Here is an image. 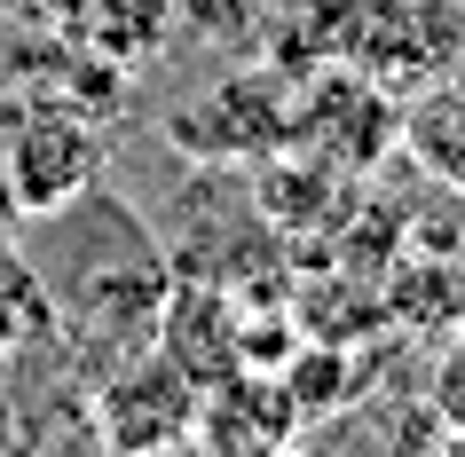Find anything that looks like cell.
<instances>
[{
    "label": "cell",
    "mask_w": 465,
    "mask_h": 457,
    "mask_svg": "<svg viewBox=\"0 0 465 457\" xmlns=\"http://www.w3.org/2000/svg\"><path fill=\"white\" fill-rule=\"evenodd\" d=\"M103 134L64 87H0V205L16 221H55L95 190Z\"/></svg>",
    "instance_id": "obj_1"
},
{
    "label": "cell",
    "mask_w": 465,
    "mask_h": 457,
    "mask_svg": "<svg viewBox=\"0 0 465 457\" xmlns=\"http://www.w3.org/2000/svg\"><path fill=\"white\" fill-rule=\"evenodd\" d=\"M197 402H205V386L150 347V355H126L95 379L87 418H95L103 457H182L197 450Z\"/></svg>",
    "instance_id": "obj_2"
},
{
    "label": "cell",
    "mask_w": 465,
    "mask_h": 457,
    "mask_svg": "<svg viewBox=\"0 0 465 457\" xmlns=\"http://www.w3.org/2000/svg\"><path fill=\"white\" fill-rule=\"evenodd\" d=\"M166 143L205 158V166H261V158L300 143V79H276V72L221 79L213 95H197L190 111L166 119Z\"/></svg>",
    "instance_id": "obj_3"
},
{
    "label": "cell",
    "mask_w": 465,
    "mask_h": 457,
    "mask_svg": "<svg viewBox=\"0 0 465 457\" xmlns=\"http://www.w3.org/2000/svg\"><path fill=\"white\" fill-rule=\"evenodd\" d=\"M379 308L418 339L465 332V214H402V237L379 268Z\"/></svg>",
    "instance_id": "obj_4"
},
{
    "label": "cell",
    "mask_w": 465,
    "mask_h": 457,
    "mask_svg": "<svg viewBox=\"0 0 465 457\" xmlns=\"http://www.w3.org/2000/svg\"><path fill=\"white\" fill-rule=\"evenodd\" d=\"M402 134V111L387 103V79L355 72V64H323L316 79H300V150H316L347 174H371Z\"/></svg>",
    "instance_id": "obj_5"
},
{
    "label": "cell",
    "mask_w": 465,
    "mask_h": 457,
    "mask_svg": "<svg viewBox=\"0 0 465 457\" xmlns=\"http://www.w3.org/2000/svg\"><path fill=\"white\" fill-rule=\"evenodd\" d=\"M245 323H252V308L229 284L182 276V284H166V300H158L150 347L173 355L197 386H213V379H229V371H245Z\"/></svg>",
    "instance_id": "obj_6"
},
{
    "label": "cell",
    "mask_w": 465,
    "mask_h": 457,
    "mask_svg": "<svg viewBox=\"0 0 465 457\" xmlns=\"http://www.w3.org/2000/svg\"><path fill=\"white\" fill-rule=\"evenodd\" d=\"M292 442H300V410L276 371L245 363V371L205 386V402H197V450L205 457H292Z\"/></svg>",
    "instance_id": "obj_7"
},
{
    "label": "cell",
    "mask_w": 465,
    "mask_h": 457,
    "mask_svg": "<svg viewBox=\"0 0 465 457\" xmlns=\"http://www.w3.org/2000/svg\"><path fill=\"white\" fill-rule=\"evenodd\" d=\"M394 150H402L434 190L465 197V79L458 72L426 79V87L402 103V134H394Z\"/></svg>",
    "instance_id": "obj_8"
},
{
    "label": "cell",
    "mask_w": 465,
    "mask_h": 457,
    "mask_svg": "<svg viewBox=\"0 0 465 457\" xmlns=\"http://www.w3.org/2000/svg\"><path fill=\"white\" fill-rule=\"evenodd\" d=\"M55 332H64V315H55V284L16 253V237L0 229V355L48 347Z\"/></svg>",
    "instance_id": "obj_9"
},
{
    "label": "cell",
    "mask_w": 465,
    "mask_h": 457,
    "mask_svg": "<svg viewBox=\"0 0 465 457\" xmlns=\"http://www.w3.org/2000/svg\"><path fill=\"white\" fill-rule=\"evenodd\" d=\"M284 394H292V410H300V426H316V418H340L347 402H355V347L347 339H300L292 355H284Z\"/></svg>",
    "instance_id": "obj_10"
},
{
    "label": "cell",
    "mask_w": 465,
    "mask_h": 457,
    "mask_svg": "<svg viewBox=\"0 0 465 457\" xmlns=\"http://www.w3.org/2000/svg\"><path fill=\"white\" fill-rule=\"evenodd\" d=\"M87 25H95L103 55H126V64H134V55H150L173 32V0H95Z\"/></svg>",
    "instance_id": "obj_11"
},
{
    "label": "cell",
    "mask_w": 465,
    "mask_h": 457,
    "mask_svg": "<svg viewBox=\"0 0 465 457\" xmlns=\"http://www.w3.org/2000/svg\"><path fill=\"white\" fill-rule=\"evenodd\" d=\"M426 402L450 433H465V332L434 339V371H426Z\"/></svg>",
    "instance_id": "obj_12"
}]
</instances>
